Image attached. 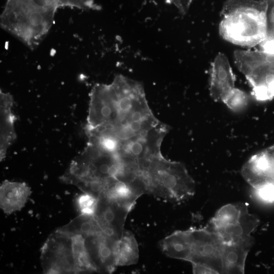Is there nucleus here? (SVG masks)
Listing matches in <instances>:
<instances>
[{
    "mask_svg": "<svg viewBox=\"0 0 274 274\" xmlns=\"http://www.w3.org/2000/svg\"><path fill=\"white\" fill-rule=\"evenodd\" d=\"M188 261L194 273H222V242L209 227L191 228Z\"/></svg>",
    "mask_w": 274,
    "mask_h": 274,
    "instance_id": "nucleus-5",
    "label": "nucleus"
},
{
    "mask_svg": "<svg viewBox=\"0 0 274 274\" xmlns=\"http://www.w3.org/2000/svg\"><path fill=\"white\" fill-rule=\"evenodd\" d=\"M59 7H70L82 10H98L99 9L95 0H58Z\"/></svg>",
    "mask_w": 274,
    "mask_h": 274,
    "instance_id": "nucleus-22",
    "label": "nucleus"
},
{
    "mask_svg": "<svg viewBox=\"0 0 274 274\" xmlns=\"http://www.w3.org/2000/svg\"><path fill=\"white\" fill-rule=\"evenodd\" d=\"M259 224V219L251 214L246 203L239 216L233 222L213 230L222 243L229 244L251 237V233Z\"/></svg>",
    "mask_w": 274,
    "mask_h": 274,
    "instance_id": "nucleus-12",
    "label": "nucleus"
},
{
    "mask_svg": "<svg viewBox=\"0 0 274 274\" xmlns=\"http://www.w3.org/2000/svg\"><path fill=\"white\" fill-rule=\"evenodd\" d=\"M252 236L229 244H222V273H244L246 258L254 244Z\"/></svg>",
    "mask_w": 274,
    "mask_h": 274,
    "instance_id": "nucleus-13",
    "label": "nucleus"
},
{
    "mask_svg": "<svg viewBox=\"0 0 274 274\" xmlns=\"http://www.w3.org/2000/svg\"><path fill=\"white\" fill-rule=\"evenodd\" d=\"M88 137L107 141L121 157L146 149L160 151L168 127L153 115L143 85L122 75L96 84L90 93Z\"/></svg>",
    "mask_w": 274,
    "mask_h": 274,
    "instance_id": "nucleus-1",
    "label": "nucleus"
},
{
    "mask_svg": "<svg viewBox=\"0 0 274 274\" xmlns=\"http://www.w3.org/2000/svg\"><path fill=\"white\" fill-rule=\"evenodd\" d=\"M167 3L174 5L183 15L188 11L193 0H165Z\"/></svg>",
    "mask_w": 274,
    "mask_h": 274,
    "instance_id": "nucleus-25",
    "label": "nucleus"
},
{
    "mask_svg": "<svg viewBox=\"0 0 274 274\" xmlns=\"http://www.w3.org/2000/svg\"><path fill=\"white\" fill-rule=\"evenodd\" d=\"M6 6L24 17L52 26L58 0H7Z\"/></svg>",
    "mask_w": 274,
    "mask_h": 274,
    "instance_id": "nucleus-9",
    "label": "nucleus"
},
{
    "mask_svg": "<svg viewBox=\"0 0 274 274\" xmlns=\"http://www.w3.org/2000/svg\"><path fill=\"white\" fill-rule=\"evenodd\" d=\"M249 98L244 91L234 87L225 97L222 102L233 112H239L248 105Z\"/></svg>",
    "mask_w": 274,
    "mask_h": 274,
    "instance_id": "nucleus-20",
    "label": "nucleus"
},
{
    "mask_svg": "<svg viewBox=\"0 0 274 274\" xmlns=\"http://www.w3.org/2000/svg\"><path fill=\"white\" fill-rule=\"evenodd\" d=\"M235 78L227 57L219 53L211 66L210 93L215 101L223 100L234 87Z\"/></svg>",
    "mask_w": 274,
    "mask_h": 274,
    "instance_id": "nucleus-10",
    "label": "nucleus"
},
{
    "mask_svg": "<svg viewBox=\"0 0 274 274\" xmlns=\"http://www.w3.org/2000/svg\"><path fill=\"white\" fill-rule=\"evenodd\" d=\"M130 211L101 194L94 216L103 233L119 239L125 230L126 219Z\"/></svg>",
    "mask_w": 274,
    "mask_h": 274,
    "instance_id": "nucleus-8",
    "label": "nucleus"
},
{
    "mask_svg": "<svg viewBox=\"0 0 274 274\" xmlns=\"http://www.w3.org/2000/svg\"><path fill=\"white\" fill-rule=\"evenodd\" d=\"M31 193L25 182L3 181L0 187V206L4 212L11 214L23 208Z\"/></svg>",
    "mask_w": 274,
    "mask_h": 274,
    "instance_id": "nucleus-14",
    "label": "nucleus"
},
{
    "mask_svg": "<svg viewBox=\"0 0 274 274\" xmlns=\"http://www.w3.org/2000/svg\"><path fill=\"white\" fill-rule=\"evenodd\" d=\"M266 36L274 37V0H266Z\"/></svg>",
    "mask_w": 274,
    "mask_h": 274,
    "instance_id": "nucleus-24",
    "label": "nucleus"
},
{
    "mask_svg": "<svg viewBox=\"0 0 274 274\" xmlns=\"http://www.w3.org/2000/svg\"><path fill=\"white\" fill-rule=\"evenodd\" d=\"M13 105L12 96L1 90V161L5 158L7 150L16 139L14 129L15 117L12 110Z\"/></svg>",
    "mask_w": 274,
    "mask_h": 274,
    "instance_id": "nucleus-15",
    "label": "nucleus"
},
{
    "mask_svg": "<svg viewBox=\"0 0 274 274\" xmlns=\"http://www.w3.org/2000/svg\"><path fill=\"white\" fill-rule=\"evenodd\" d=\"M265 150L274 162V145L268 147L267 149H265Z\"/></svg>",
    "mask_w": 274,
    "mask_h": 274,
    "instance_id": "nucleus-27",
    "label": "nucleus"
},
{
    "mask_svg": "<svg viewBox=\"0 0 274 274\" xmlns=\"http://www.w3.org/2000/svg\"><path fill=\"white\" fill-rule=\"evenodd\" d=\"M74 260L77 272H96L85 244V238L81 235L71 236Z\"/></svg>",
    "mask_w": 274,
    "mask_h": 274,
    "instance_id": "nucleus-19",
    "label": "nucleus"
},
{
    "mask_svg": "<svg viewBox=\"0 0 274 274\" xmlns=\"http://www.w3.org/2000/svg\"><path fill=\"white\" fill-rule=\"evenodd\" d=\"M139 253L138 245L134 235L130 231L125 229L117 243V266L136 264L139 260Z\"/></svg>",
    "mask_w": 274,
    "mask_h": 274,
    "instance_id": "nucleus-18",
    "label": "nucleus"
},
{
    "mask_svg": "<svg viewBox=\"0 0 274 274\" xmlns=\"http://www.w3.org/2000/svg\"><path fill=\"white\" fill-rule=\"evenodd\" d=\"M266 0H227L219 30L225 40L241 46L259 45L266 36Z\"/></svg>",
    "mask_w": 274,
    "mask_h": 274,
    "instance_id": "nucleus-2",
    "label": "nucleus"
},
{
    "mask_svg": "<svg viewBox=\"0 0 274 274\" xmlns=\"http://www.w3.org/2000/svg\"><path fill=\"white\" fill-rule=\"evenodd\" d=\"M144 174L149 193L164 201L180 202L195 193V182L185 165L167 160L161 153L151 158Z\"/></svg>",
    "mask_w": 274,
    "mask_h": 274,
    "instance_id": "nucleus-3",
    "label": "nucleus"
},
{
    "mask_svg": "<svg viewBox=\"0 0 274 274\" xmlns=\"http://www.w3.org/2000/svg\"><path fill=\"white\" fill-rule=\"evenodd\" d=\"M57 230L71 236L81 235L85 238L102 232L94 216L83 214H80Z\"/></svg>",
    "mask_w": 274,
    "mask_h": 274,
    "instance_id": "nucleus-17",
    "label": "nucleus"
},
{
    "mask_svg": "<svg viewBox=\"0 0 274 274\" xmlns=\"http://www.w3.org/2000/svg\"><path fill=\"white\" fill-rule=\"evenodd\" d=\"M119 239L102 232L88 236L85 244L96 272L111 273L118 266L116 251Z\"/></svg>",
    "mask_w": 274,
    "mask_h": 274,
    "instance_id": "nucleus-7",
    "label": "nucleus"
},
{
    "mask_svg": "<svg viewBox=\"0 0 274 274\" xmlns=\"http://www.w3.org/2000/svg\"><path fill=\"white\" fill-rule=\"evenodd\" d=\"M235 64L252 87V94L260 101L274 98V54L261 50H237Z\"/></svg>",
    "mask_w": 274,
    "mask_h": 274,
    "instance_id": "nucleus-4",
    "label": "nucleus"
},
{
    "mask_svg": "<svg viewBox=\"0 0 274 274\" xmlns=\"http://www.w3.org/2000/svg\"><path fill=\"white\" fill-rule=\"evenodd\" d=\"M255 193L261 200L274 203V183H267L254 188Z\"/></svg>",
    "mask_w": 274,
    "mask_h": 274,
    "instance_id": "nucleus-23",
    "label": "nucleus"
},
{
    "mask_svg": "<svg viewBox=\"0 0 274 274\" xmlns=\"http://www.w3.org/2000/svg\"><path fill=\"white\" fill-rule=\"evenodd\" d=\"M41 261L45 273H78L71 236L57 229L41 248Z\"/></svg>",
    "mask_w": 274,
    "mask_h": 274,
    "instance_id": "nucleus-6",
    "label": "nucleus"
},
{
    "mask_svg": "<svg viewBox=\"0 0 274 274\" xmlns=\"http://www.w3.org/2000/svg\"><path fill=\"white\" fill-rule=\"evenodd\" d=\"M242 174L254 188L274 183V163L265 150L252 156L243 165Z\"/></svg>",
    "mask_w": 274,
    "mask_h": 274,
    "instance_id": "nucleus-11",
    "label": "nucleus"
},
{
    "mask_svg": "<svg viewBox=\"0 0 274 274\" xmlns=\"http://www.w3.org/2000/svg\"><path fill=\"white\" fill-rule=\"evenodd\" d=\"M191 239L190 229L176 231L161 240L159 245L162 251L167 256L188 261Z\"/></svg>",
    "mask_w": 274,
    "mask_h": 274,
    "instance_id": "nucleus-16",
    "label": "nucleus"
},
{
    "mask_svg": "<svg viewBox=\"0 0 274 274\" xmlns=\"http://www.w3.org/2000/svg\"><path fill=\"white\" fill-rule=\"evenodd\" d=\"M98 198L94 195L83 192L75 199V205L80 214L94 216L97 207Z\"/></svg>",
    "mask_w": 274,
    "mask_h": 274,
    "instance_id": "nucleus-21",
    "label": "nucleus"
},
{
    "mask_svg": "<svg viewBox=\"0 0 274 274\" xmlns=\"http://www.w3.org/2000/svg\"><path fill=\"white\" fill-rule=\"evenodd\" d=\"M259 45L260 50L267 53L274 54V37L266 36Z\"/></svg>",
    "mask_w": 274,
    "mask_h": 274,
    "instance_id": "nucleus-26",
    "label": "nucleus"
}]
</instances>
